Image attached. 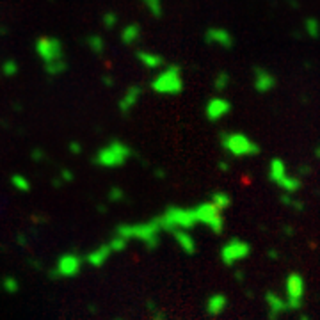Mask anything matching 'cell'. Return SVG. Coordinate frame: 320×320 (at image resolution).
Wrapping results in <instances>:
<instances>
[{
    "mask_svg": "<svg viewBox=\"0 0 320 320\" xmlns=\"http://www.w3.org/2000/svg\"><path fill=\"white\" fill-rule=\"evenodd\" d=\"M160 228L155 219H149L144 222H121L116 226L114 235H119L125 240H137L146 248V251H157L162 242Z\"/></svg>",
    "mask_w": 320,
    "mask_h": 320,
    "instance_id": "1",
    "label": "cell"
},
{
    "mask_svg": "<svg viewBox=\"0 0 320 320\" xmlns=\"http://www.w3.org/2000/svg\"><path fill=\"white\" fill-rule=\"evenodd\" d=\"M134 155H136V152L126 142L119 141V139H112L95 153L91 162L96 167L102 169H118L123 167Z\"/></svg>",
    "mask_w": 320,
    "mask_h": 320,
    "instance_id": "2",
    "label": "cell"
},
{
    "mask_svg": "<svg viewBox=\"0 0 320 320\" xmlns=\"http://www.w3.org/2000/svg\"><path fill=\"white\" fill-rule=\"evenodd\" d=\"M155 221L159 224L160 231H165V233H171L175 230L192 231L198 226L194 208L176 206V205H169L159 217H155Z\"/></svg>",
    "mask_w": 320,
    "mask_h": 320,
    "instance_id": "3",
    "label": "cell"
},
{
    "mask_svg": "<svg viewBox=\"0 0 320 320\" xmlns=\"http://www.w3.org/2000/svg\"><path fill=\"white\" fill-rule=\"evenodd\" d=\"M221 148L233 159H248L261 153V148L254 139L242 132H221Z\"/></svg>",
    "mask_w": 320,
    "mask_h": 320,
    "instance_id": "4",
    "label": "cell"
},
{
    "mask_svg": "<svg viewBox=\"0 0 320 320\" xmlns=\"http://www.w3.org/2000/svg\"><path fill=\"white\" fill-rule=\"evenodd\" d=\"M84 269V256L79 254L77 251H66L63 254H59V258L55 260V265H53L50 271H46V276L52 281L57 279H71V277H77L82 272Z\"/></svg>",
    "mask_w": 320,
    "mask_h": 320,
    "instance_id": "5",
    "label": "cell"
},
{
    "mask_svg": "<svg viewBox=\"0 0 320 320\" xmlns=\"http://www.w3.org/2000/svg\"><path fill=\"white\" fill-rule=\"evenodd\" d=\"M149 86L157 95H180L183 91L182 68L178 64H169L152 80Z\"/></svg>",
    "mask_w": 320,
    "mask_h": 320,
    "instance_id": "6",
    "label": "cell"
},
{
    "mask_svg": "<svg viewBox=\"0 0 320 320\" xmlns=\"http://www.w3.org/2000/svg\"><path fill=\"white\" fill-rule=\"evenodd\" d=\"M306 297V279L297 271L288 272L285 277V303L288 311H299L304 306Z\"/></svg>",
    "mask_w": 320,
    "mask_h": 320,
    "instance_id": "7",
    "label": "cell"
},
{
    "mask_svg": "<svg viewBox=\"0 0 320 320\" xmlns=\"http://www.w3.org/2000/svg\"><path fill=\"white\" fill-rule=\"evenodd\" d=\"M253 253V248L248 240L240 237H231L224 244L221 246V251H219V258L226 267H235L240 261L248 260Z\"/></svg>",
    "mask_w": 320,
    "mask_h": 320,
    "instance_id": "8",
    "label": "cell"
},
{
    "mask_svg": "<svg viewBox=\"0 0 320 320\" xmlns=\"http://www.w3.org/2000/svg\"><path fill=\"white\" fill-rule=\"evenodd\" d=\"M194 215H196V222L201 226H206L214 235L224 233L226 228L224 214L221 210H217L210 201H203L198 206H194Z\"/></svg>",
    "mask_w": 320,
    "mask_h": 320,
    "instance_id": "9",
    "label": "cell"
},
{
    "mask_svg": "<svg viewBox=\"0 0 320 320\" xmlns=\"http://www.w3.org/2000/svg\"><path fill=\"white\" fill-rule=\"evenodd\" d=\"M36 53L43 63H53V61L64 59V46L59 37H40L36 41Z\"/></svg>",
    "mask_w": 320,
    "mask_h": 320,
    "instance_id": "10",
    "label": "cell"
},
{
    "mask_svg": "<svg viewBox=\"0 0 320 320\" xmlns=\"http://www.w3.org/2000/svg\"><path fill=\"white\" fill-rule=\"evenodd\" d=\"M230 112H231V102L222 98V96H214V98H210L206 102L205 116L208 121L215 123V121H219V119L226 118Z\"/></svg>",
    "mask_w": 320,
    "mask_h": 320,
    "instance_id": "11",
    "label": "cell"
},
{
    "mask_svg": "<svg viewBox=\"0 0 320 320\" xmlns=\"http://www.w3.org/2000/svg\"><path fill=\"white\" fill-rule=\"evenodd\" d=\"M263 300L267 304V318L269 320H279L285 313H288V308L285 299L277 292L267 290L263 294Z\"/></svg>",
    "mask_w": 320,
    "mask_h": 320,
    "instance_id": "12",
    "label": "cell"
},
{
    "mask_svg": "<svg viewBox=\"0 0 320 320\" xmlns=\"http://www.w3.org/2000/svg\"><path fill=\"white\" fill-rule=\"evenodd\" d=\"M230 306V299L222 292H215V294L208 295L205 300V313L210 318H219Z\"/></svg>",
    "mask_w": 320,
    "mask_h": 320,
    "instance_id": "13",
    "label": "cell"
},
{
    "mask_svg": "<svg viewBox=\"0 0 320 320\" xmlns=\"http://www.w3.org/2000/svg\"><path fill=\"white\" fill-rule=\"evenodd\" d=\"M110 256H112V251H110L105 242V244H100L98 248L91 249L89 253L84 254V265H89L92 269H102L110 260Z\"/></svg>",
    "mask_w": 320,
    "mask_h": 320,
    "instance_id": "14",
    "label": "cell"
},
{
    "mask_svg": "<svg viewBox=\"0 0 320 320\" xmlns=\"http://www.w3.org/2000/svg\"><path fill=\"white\" fill-rule=\"evenodd\" d=\"M253 71H254V89L260 92V95L271 92L277 86V79L269 71V69L256 66Z\"/></svg>",
    "mask_w": 320,
    "mask_h": 320,
    "instance_id": "15",
    "label": "cell"
},
{
    "mask_svg": "<svg viewBox=\"0 0 320 320\" xmlns=\"http://www.w3.org/2000/svg\"><path fill=\"white\" fill-rule=\"evenodd\" d=\"M205 41L208 45H219L226 50H231L235 46L233 36L226 29H219V27H210L205 32Z\"/></svg>",
    "mask_w": 320,
    "mask_h": 320,
    "instance_id": "16",
    "label": "cell"
},
{
    "mask_svg": "<svg viewBox=\"0 0 320 320\" xmlns=\"http://www.w3.org/2000/svg\"><path fill=\"white\" fill-rule=\"evenodd\" d=\"M173 237V240L178 244V248L187 254V256H194L198 253V242H196L194 235L191 231H185V230H175L169 233Z\"/></svg>",
    "mask_w": 320,
    "mask_h": 320,
    "instance_id": "17",
    "label": "cell"
},
{
    "mask_svg": "<svg viewBox=\"0 0 320 320\" xmlns=\"http://www.w3.org/2000/svg\"><path fill=\"white\" fill-rule=\"evenodd\" d=\"M141 95H142V87L141 86H130L128 89H126L125 96H123V98L118 102L119 112L125 114V116L128 114L130 110H132L134 107L137 105L139 100H141Z\"/></svg>",
    "mask_w": 320,
    "mask_h": 320,
    "instance_id": "18",
    "label": "cell"
},
{
    "mask_svg": "<svg viewBox=\"0 0 320 320\" xmlns=\"http://www.w3.org/2000/svg\"><path fill=\"white\" fill-rule=\"evenodd\" d=\"M137 61L148 69H159L164 66V57L159 55V53L148 52V50H137L136 52Z\"/></svg>",
    "mask_w": 320,
    "mask_h": 320,
    "instance_id": "19",
    "label": "cell"
},
{
    "mask_svg": "<svg viewBox=\"0 0 320 320\" xmlns=\"http://www.w3.org/2000/svg\"><path fill=\"white\" fill-rule=\"evenodd\" d=\"M279 203L288 210L295 212V214H303L306 210V205L300 198H297V194H287V192H281L279 194Z\"/></svg>",
    "mask_w": 320,
    "mask_h": 320,
    "instance_id": "20",
    "label": "cell"
},
{
    "mask_svg": "<svg viewBox=\"0 0 320 320\" xmlns=\"http://www.w3.org/2000/svg\"><path fill=\"white\" fill-rule=\"evenodd\" d=\"M208 201L212 203L217 210H221V212H224V210H228V208L231 206V203H233V198H231V194L230 192H226V191H214L210 194V199Z\"/></svg>",
    "mask_w": 320,
    "mask_h": 320,
    "instance_id": "21",
    "label": "cell"
},
{
    "mask_svg": "<svg viewBox=\"0 0 320 320\" xmlns=\"http://www.w3.org/2000/svg\"><path fill=\"white\" fill-rule=\"evenodd\" d=\"M121 41L125 45H134L136 41L141 37V27L137 25V23H128L126 27H123L121 30Z\"/></svg>",
    "mask_w": 320,
    "mask_h": 320,
    "instance_id": "22",
    "label": "cell"
},
{
    "mask_svg": "<svg viewBox=\"0 0 320 320\" xmlns=\"http://www.w3.org/2000/svg\"><path fill=\"white\" fill-rule=\"evenodd\" d=\"M9 182H11V187H13L16 192H22V194H27V192L32 191V183H30V180L23 175H18V173L11 176Z\"/></svg>",
    "mask_w": 320,
    "mask_h": 320,
    "instance_id": "23",
    "label": "cell"
},
{
    "mask_svg": "<svg viewBox=\"0 0 320 320\" xmlns=\"http://www.w3.org/2000/svg\"><path fill=\"white\" fill-rule=\"evenodd\" d=\"M0 292L9 294V295L18 294V292H20V281H18V277L4 276L2 279H0Z\"/></svg>",
    "mask_w": 320,
    "mask_h": 320,
    "instance_id": "24",
    "label": "cell"
},
{
    "mask_svg": "<svg viewBox=\"0 0 320 320\" xmlns=\"http://www.w3.org/2000/svg\"><path fill=\"white\" fill-rule=\"evenodd\" d=\"M66 69H68L66 59H59V61H53V63L45 64V71L48 77H59V75H63Z\"/></svg>",
    "mask_w": 320,
    "mask_h": 320,
    "instance_id": "25",
    "label": "cell"
},
{
    "mask_svg": "<svg viewBox=\"0 0 320 320\" xmlns=\"http://www.w3.org/2000/svg\"><path fill=\"white\" fill-rule=\"evenodd\" d=\"M128 244H130V242L125 240L123 237H119V235H112V238L107 242V246H109V249L112 251V254L125 253L126 249H128Z\"/></svg>",
    "mask_w": 320,
    "mask_h": 320,
    "instance_id": "26",
    "label": "cell"
},
{
    "mask_svg": "<svg viewBox=\"0 0 320 320\" xmlns=\"http://www.w3.org/2000/svg\"><path fill=\"white\" fill-rule=\"evenodd\" d=\"M87 46H89V50L92 53L102 55L103 50H105V41H103V37L98 36V34H92V36L87 37Z\"/></svg>",
    "mask_w": 320,
    "mask_h": 320,
    "instance_id": "27",
    "label": "cell"
},
{
    "mask_svg": "<svg viewBox=\"0 0 320 320\" xmlns=\"http://www.w3.org/2000/svg\"><path fill=\"white\" fill-rule=\"evenodd\" d=\"M142 6L149 11V14L155 18H160L164 14V6H162V0H141Z\"/></svg>",
    "mask_w": 320,
    "mask_h": 320,
    "instance_id": "28",
    "label": "cell"
},
{
    "mask_svg": "<svg viewBox=\"0 0 320 320\" xmlns=\"http://www.w3.org/2000/svg\"><path fill=\"white\" fill-rule=\"evenodd\" d=\"M231 82V77L228 71H219L217 75H215V80H214V89L217 92H222L226 89V87L230 86Z\"/></svg>",
    "mask_w": 320,
    "mask_h": 320,
    "instance_id": "29",
    "label": "cell"
},
{
    "mask_svg": "<svg viewBox=\"0 0 320 320\" xmlns=\"http://www.w3.org/2000/svg\"><path fill=\"white\" fill-rule=\"evenodd\" d=\"M107 199H109V203H125L126 201V192L123 191L121 187H110L109 192H107Z\"/></svg>",
    "mask_w": 320,
    "mask_h": 320,
    "instance_id": "30",
    "label": "cell"
},
{
    "mask_svg": "<svg viewBox=\"0 0 320 320\" xmlns=\"http://www.w3.org/2000/svg\"><path fill=\"white\" fill-rule=\"evenodd\" d=\"M304 30L311 40H317L318 37V20L315 16H310L304 20Z\"/></svg>",
    "mask_w": 320,
    "mask_h": 320,
    "instance_id": "31",
    "label": "cell"
},
{
    "mask_svg": "<svg viewBox=\"0 0 320 320\" xmlns=\"http://www.w3.org/2000/svg\"><path fill=\"white\" fill-rule=\"evenodd\" d=\"M2 73L6 77H14L18 73V64H16V61H13V59H9V61H6V63L2 64Z\"/></svg>",
    "mask_w": 320,
    "mask_h": 320,
    "instance_id": "32",
    "label": "cell"
},
{
    "mask_svg": "<svg viewBox=\"0 0 320 320\" xmlns=\"http://www.w3.org/2000/svg\"><path fill=\"white\" fill-rule=\"evenodd\" d=\"M102 20H103V27H105V29H114L116 23L119 22V20H118V14L112 13V11H107V13L103 14Z\"/></svg>",
    "mask_w": 320,
    "mask_h": 320,
    "instance_id": "33",
    "label": "cell"
},
{
    "mask_svg": "<svg viewBox=\"0 0 320 320\" xmlns=\"http://www.w3.org/2000/svg\"><path fill=\"white\" fill-rule=\"evenodd\" d=\"M30 160L36 162V164H43V162L46 160V153H45V149H41V148H34L32 152H30Z\"/></svg>",
    "mask_w": 320,
    "mask_h": 320,
    "instance_id": "34",
    "label": "cell"
},
{
    "mask_svg": "<svg viewBox=\"0 0 320 320\" xmlns=\"http://www.w3.org/2000/svg\"><path fill=\"white\" fill-rule=\"evenodd\" d=\"M59 178H61V182L63 183H71L73 180H75V173H73L69 167H63L59 171Z\"/></svg>",
    "mask_w": 320,
    "mask_h": 320,
    "instance_id": "35",
    "label": "cell"
},
{
    "mask_svg": "<svg viewBox=\"0 0 320 320\" xmlns=\"http://www.w3.org/2000/svg\"><path fill=\"white\" fill-rule=\"evenodd\" d=\"M30 222H32L34 226L46 224V222H48V215L41 214V212H36V214H32V215H30Z\"/></svg>",
    "mask_w": 320,
    "mask_h": 320,
    "instance_id": "36",
    "label": "cell"
},
{
    "mask_svg": "<svg viewBox=\"0 0 320 320\" xmlns=\"http://www.w3.org/2000/svg\"><path fill=\"white\" fill-rule=\"evenodd\" d=\"M14 242H16V246H20L23 249H29L30 242H29V237H27L25 233H16V237H14Z\"/></svg>",
    "mask_w": 320,
    "mask_h": 320,
    "instance_id": "37",
    "label": "cell"
},
{
    "mask_svg": "<svg viewBox=\"0 0 320 320\" xmlns=\"http://www.w3.org/2000/svg\"><path fill=\"white\" fill-rule=\"evenodd\" d=\"M68 149L71 155H80V153H82V144H80L79 141H71L68 144Z\"/></svg>",
    "mask_w": 320,
    "mask_h": 320,
    "instance_id": "38",
    "label": "cell"
},
{
    "mask_svg": "<svg viewBox=\"0 0 320 320\" xmlns=\"http://www.w3.org/2000/svg\"><path fill=\"white\" fill-rule=\"evenodd\" d=\"M267 258H269V260H272V261L281 260V253H279V249H276V248H269V249H267Z\"/></svg>",
    "mask_w": 320,
    "mask_h": 320,
    "instance_id": "39",
    "label": "cell"
},
{
    "mask_svg": "<svg viewBox=\"0 0 320 320\" xmlns=\"http://www.w3.org/2000/svg\"><path fill=\"white\" fill-rule=\"evenodd\" d=\"M152 320H167V313L160 308H157L155 311H152Z\"/></svg>",
    "mask_w": 320,
    "mask_h": 320,
    "instance_id": "40",
    "label": "cell"
},
{
    "mask_svg": "<svg viewBox=\"0 0 320 320\" xmlns=\"http://www.w3.org/2000/svg\"><path fill=\"white\" fill-rule=\"evenodd\" d=\"M233 279L237 281V283H244V279H246V272L242 271V269L235 267V271H233Z\"/></svg>",
    "mask_w": 320,
    "mask_h": 320,
    "instance_id": "41",
    "label": "cell"
},
{
    "mask_svg": "<svg viewBox=\"0 0 320 320\" xmlns=\"http://www.w3.org/2000/svg\"><path fill=\"white\" fill-rule=\"evenodd\" d=\"M27 261H29V265L32 269H37V271L43 269V261H41L40 258H27Z\"/></svg>",
    "mask_w": 320,
    "mask_h": 320,
    "instance_id": "42",
    "label": "cell"
},
{
    "mask_svg": "<svg viewBox=\"0 0 320 320\" xmlns=\"http://www.w3.org/2000/svg\"><path fill=\"white\" fill-rule=\"evenodd\" d=\"M281 231H283V235L287 238H290V237H294V235H295V228L292 224H285L283 228H281Z\"/></svg>",
    "mask_w": 320,
    "mask_h": 320,
    "instance_id": "43",
    "label": "cell"
},
{
    "mask_svg": "<svg viewBox=\"0 0 320 320\" xmlns=\"http://www.w3.org/2000/svg\"><path fill=\"white\" fill-rule=\"evenodd\" d=\"M153 176H155L157 180H165V176H167V171H165V169H162V167H157V169H153Z\"/></svg>",
    "mask_w": 320,
    "mask_h": 320,
    "instance_id": "44",
    "label": "cell"
},
{
    "mask_svg": "<svg viewBox=\"0 0 320 320\" xmlns=\"http://www.w3.org/2000/svg\"><path fill=\"white\" fill-rule=\"evenodd\" d=\"M297 171H299V175H297L299 178H304L306 175H311V167H310V165H299Z\"/></svg>",
    "mask_w": 320,
    "mask_h": 320,
    "instance_id": "45",
    "label": "cell"
},
{
    "mask_svg": "<svg viewBox=\"0 0 320 320\" xmlns=\"http://www.w3.org/2000/svg\"><path fill=\"white\" fill-rule=\"evenodd\" d=\"M96 212H98L100 215H105V214H109V206H107L105 203H98V205H96Z\"/></svg>",
    "mask_w": 320,
    "mask_h": 320,
    "instance_id": "46",
    "label": "cell"
},
{
    "mask_svg": "<svg viewBox=\"0 0 320 320\" xmlns=\"http://www.w3.org/2000/svg\"><path fill=\"white\" fill-rule=\"evenodd\" d=\"M217 169H219V171H222V173H228L230 171V164L226 160H219L217 162Z\"/></svg>",
    "mask_w": 320,
    "mask_h": 320,
    "instance_id": "47",
    "label": "cell"
},
{
    "mask_svg": "<svg viewBox=\"0 0 320 320\" xmlns=\"http://www.w3.org/2000/svg\"><path fill=\"white\" fill-rule=\"evenodd\" d=\"M157 308H159L157 300H153V299H148V300H146V310H148V311H155Z\"/></svg>",
    "mask_w": 320,
    "mask_h": 320,
    "instance_id": "48",
    "label": "cell"
},
{
    "mask_svg": "<svg viewBox=\"0 0 320 320\" xmlns=\"http://www.w3.org/2000/svg\"><path fill=\"white\" fill-rule=\"evenodd\" d=\"M102 82L105 84V86L112 87V86H114V77H110V75H103V77H102Z\"/></svg>",
    "mask_w": 320,
    "mask_h": 320,
    "instance_id": "49",
    "label": "cell"
},
{
    "mask_svg": "<svg viewBox=\"0 0 320 320\" xmlns=\"http://www.w3.org/2000/svg\"><path fill=\"white\" fill-rule=\"evenodd\" d=\"M63 185H64V183L61 182L59 176H55V178L52 180V187H53V189H61V187H63Z\"/></svg>",
    "mask_w": 320,
    "mask_h": 320,
    "instance_id": "50",
    "label": "cell"
},
{
    "mask_svg": "<svg viewBox=\"0 0 320 320\" xmlns=\"http://www.w3.org/2000/svg\"><path fill=\"white\" fill-rule=\"evenodd\" d=\"M87 310H89L91 313H98V308H96V304H89V306H87Z\"/></svg>",
    "mask_w": 320,
    "mask_h": 320,
    "instance_id": "51",
    "label": "cell"
},
{
    "mask_svg": "<svg viewBox=\"0 0 320 320\" xmlns=\"http://www.w3.org/2000/svg\"><path fill=\"white\" fill-rule=\"evenodd\" d=\"M313 155H315V159H318V157H320V148H318V144L315 146V152H313Z\"/></svg>",
    "mask_w": 320,
    "mask_h": 320,
    "instance_id": "52",
    "label": "cell"
},
{
    "mask_svg": "<svg viewBox=\"0 0 320 320\" xmlns=\"http://www.w3.org/2000/svg\"><path fill=\"white\" fill-rule=\"evenodd\" d=\"M299 320H311V317H310V315H308V313H303V315H300V317H299Z\"/></svg>",
    "mask_w": 320,
    "mask_h": 320,
    "instance_id": "53",
    "label": "cell"
},
{
    "mask_svg": "<svg viewBox=\"0 0 320 320\" xmlns=\"http://www.w3.org/2000/svg\"><path fill=\"white\" fill-rule=\"evenodd\" d=\"M114 320H125V318H121V317H118V318H114Z\"/></svg>",
    "mask_w": 320,
    "mask_h": 320,
    "instance_id": "54",
    "label": "cell"
}]
</instances>
